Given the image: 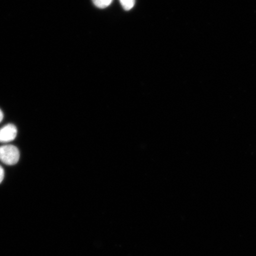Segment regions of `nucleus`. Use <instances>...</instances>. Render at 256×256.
Masks as SVG:
<instances>
[{"mask_svg":"<svg viewBox=\"0 0 256 256\" xmlns=\"http://www.w3.org/2000/svg\"><path fill=\"white\" fill-rule=\"evenodd\" d=\"M20 158V152L17 147L12 145L0 146V161L8 166L17 163Z\"/></svg>","mask_w":256,"mask_h":256,"instance_id":"nucleus-1","label":"nucleus"},{"mask_svg":"<svg viewBox=\"0 0 256 256\" xmlns=\"http://www.w3.org/2000/svg\"><path fill=\"white\" fill-rule=\"evenodd\" d=\"M17 128L12 124H8L0 129V142H12L17 136Z\"/></svg>","mask_w":256,"mask_h":256,"instance_id":"nucleus-2","label":"nucleus"},{"mask_svg":"<svg viewBox=\"0 0 256 256\" xmlns=\"http://www.w3.org/2000/svg\"><path fill=\"white\" fill-rule=\"evenodd\" d=\"M113 0H92L96 7L99 8H105L110 6Z\"/></svg>","mask_w":256,"mask_h":256,"instance_id":"nucleus-3","label":"nucleus"},{"mask_svg":"<svg viewBox=\"0 0 256 256\" xmlns=\"http://www.w3.org/2000/svg\"><path fill=\"white\" fill-rule=\"evenodd\" d=\"M120 2L124 9L128 11L134 8L136 0H120Z\"/></svg>","mask_w":256,"mask_h":256,"instance_id":"nucleus-4","label":"nucleus"},{"mask_svg":"<svg viewBox=\"0 0 256 256\" xmlns=\"http://www.w3.org/2000/svg\"><path fill=\"white\" fill-rule=\"evenodd\" d=\"M4 178V169L0 166V184L2 183Z\"/></svg>","mask_w":256,"mask_h":256,"instance_id":"nucleus-5","label":"nucleus"},{"mask_svg":"<svg viewBox=\"0 0 256 256\" xmlns=\"http://www.w3.org/2000/svg\"><path fill=\"white\" fill-rule=\"evenodd\" d=\"M3 118H4V115H3L2 112L1 110H0V122L2 120Z\"/></svg>","mask_w":256,"mask_h":256,"instance_id":"nucleus-6","label":"nucleus"}]
</instances>
